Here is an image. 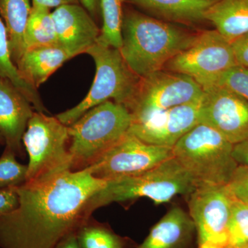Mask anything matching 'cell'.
<instances>
[{
  "label": "cell",
  "mask_w": 248,
  "mask_h": 248,
  "mask_svg": "<svg viewBox=\"0 0 248 248\" xmlns=\"http://www.w3.org/2000/svg\"><path fill=\"white\" fill-rule=\"evenodd\" d=\"M107 184L82 170L45 184L19 186V206L0 216V248H55L89 218L86 205Z\"/></svg>",
  "instance_id": "1"
},
{
  "label": "cell",
  "mask_w": 248,
  "mask_h": 248,
  "mask_svg": "<svg viewBox=\"0 0 248 248\" xmlns=\"http://www.w3.org/2000/svg\"><path fill=\"white\" fill-rule=\"evenodd\" d=\"M191 29L124 5L121 54L130 69L143 78L163 70L171 59L193 44L200 31Z\"/></svg>",
  "instance_id": "2"
},
{
  "label": "cell",
  "mask_w": 248,
  "mask_h": 248,
  "mask_svg": "<svg viewBox=\"0 0 248 248\" xmlns=\"http://www.w3.org/2000/svg\"><path fill=\"white\" fill-rule=\"evenodd\" d=\"M197 188L190 173L174 156L151 170L107 181V185L97 192L86 205V215L113 203H123L146 197L155 203H167L176 196H189Z\"/></svg>",
  "instance_id": "3"
},
{
  "label": "cell",
  "mask_w": 248,
  "mask_h": 248,
  "mask_svg": "<svg viewBox=\"0 0 248 248\" xmlns=\"http://www.w3.org/2000/svg\"><path fill=\"white\" fill-rule=\"evenodd\" d=\"M233 146L215 129L198 124L178 140L172 153L197 187L226 186L238 167Z\"/></svg>",
  "instance_id": "4"
},
{
  "label": "cell",
  "mask_w": 248,
  "mask_h": 248,
  "mask_svg": "<svg viewBox=\"0 0 248 248\" xmlns=\"http://www.w3.org/2000/svg\"><path fill=\"white\" fill-rule=\"evenodd\" d=\"M131 123L128 109L112 100L88 110L68 126L71 170L89 167L128 133Z\"/></svg>",
  "instance_id": "5"
},
{
  "label": "cell",
  "mask_w": 248,
  "mask_h": 248,
  "mask_svg": "<svg viewBox=\"0 0 248 248\" xmlns=\"http://www.w3.org/2000/svg\"><path fill=\"white\" fill-rule=\"evenodd\" d=\"M68 126L56 116L35 111L23 136L29 156L24 184L39 185L72 170Z\"/></svg>",
  "instance_id": "6"
},
{
  "label": "cell",
  "mask_w": 248,
  "mask_h": 248,
  "mask_svg": "<svg viewBox=\"0 0 248 248\" xmlns=\"http://www.w3.org/2000/svg\"><path fill=\"white\" fill-rule=\"evenodd\" d=\"M86 54L95 63V77L89 93L81 102L56 115L67 126L90 109L107 101H113L126 108L133 100L141 79L130 69L119 49L96 44Z\"/></svg>",
  "instance_id": "7"
},
{
  "label": "cell",
  "mask_w": 248,
  "mask_h": 248,
  "mask_svg": "<svg viewBox=\"0 0 248 248\" xmlns=\"http://www.w3.org/2000/svg\"><path fill=\"white\" fill-rule=\"evenodd\" d=\"M204 91L190 77L160 70L141 78L133 100L126 108L132 122L144 120L151 116L198 100Z\"/></svg>",
  "instance_id": "8"
},
{
  "label": "cell",
  "mask_w": 248,
  "mask_h": 248,
  "mask_svg": "<svg viewBox=\"0 0 248 248\" xmlns=\"http://www.w3.org/2000/svg\"><path fill=\"white\" fill-rule=\"evenodd\" d=\"M236 65L231 42L214 29L200 31L193 44L171 59L163 70L190 77L203 90Z\"/></svg>",
  "instance_id": "9"
},
{
  "label": "cell",
  "mask_w": 248,
  "mask_h": 248,
  "mask_svg": "<svg viewBox=\"0 0 248 248\" xmlns=\"http://www.w3.org/2000/svg\"><path fill=\"white\" fill-rule=\"evenodd\" d=\"M172 156L171 147L150 144L128 131L84 170L109 181L146 172Z\"/></svg>",
  "instance_id": "10"
},
{
  "label": "cell",
  "mask_w": 248,
  "mask_h": 248,
  "mask_svg": "<svg viewBox=\"0 0 248 248\" xmlns=\"http://www.w3.org/2000/svg\"><path fill=\"white\" fill-rule=\"evenodd\" d=\"M197 248H230L232 197L226 186H202L188 196Z\"/></svg>",
  "instance_id": "11"
},
{
  "label": "cell",
  "mask_w": 248,
  "mask_h": 248,
  "mask_svg": "<svg viewBox=\"0 0 248 248\" xmlns=\"http://www.w3.org/2000/svg\"><path fill=\"white\" fill-rule=\"evenodd\" d=\"M199 124L216 130L233 145L248 139V101L219 86L203 89Z\"/></svg>",
  "instance_id": "12"
},
{
  "label": "cell",
  "mask_w": 248,
  "mask_h": 248,
  "mask_svg": "<svg viewBox=\"0 0 248 248\" xmlns=\"http://www.w3.org/2000/svg\"><path fill=\"white\" fill-rule=\"evenodd\" d=\"M203 98L162 111L146 120L132 122L129 132L150 144L172 148L199 124Z\"/></svg>",
  "instance_id": "13"
},
{
  "label": "cell",
  "mask_w": 248,
  "mask_h": 248,
  "mask_svg": "<svg viewBox=\"0 0 248 248\" xmlns=\"http://www.w3.org/2000/svg\"><path fill=\"white\" fill-rule=\"evenodd\" d=\"M30 101L14 83L0 76V134L5 147L18 157L24 156L23 136L33 115Z\"/></svg>",
  "instance_id": "14"
},
{
  "label": "cell",
  "mask_w": 248,
  "mask_h": 248,
  "mask_svg": "<svg viewBox=\"0 0 248 248\" xmlns=\"http://www.w3.org/2000/svg\"><path fill=\"white\" fill-rule=\"evenodd\" d=\"M58 45L76 56L86 53L97 44L101 29L80 4H67L52 12Z\"/></svg>",
  "instance_id": "15"
},
{
  "label": "cell",
  "mask_w": 248,
  "mask_h": 248,
  "mask_svg": "<svg viewBox=\"0 0 248 248\" xmlns=\"http://www.w3.org/2000/svg\"><path fill=\"white\" fill-rule=\"evenodd\" d=\"M216 0H124L148 16L193 28L207 23L205 15Z\"/></svg>",
  "instance_id": "16"
},
{
  "label": "cell",
  "mask_w": 248,
  "mask_h": 248,
  "mask_svg": "<svg viewBox=\"0 0 248 248\" xmlns=\"http://www.w3.org/2000/svg\"><path fill=\"white\" fill-rule=\"evenodd\" d=\"M195 225L189 214L179 207L168 212L135 248H191Z\"/></svg>",
  "instance_id": "17"
},
{
  "label": "cell",
  "mask_w": 248,
  "mask_h": 248,
  "mask_svg": "<svg viewBox=\"0 0 248 248\" xmlns=\"http://www.w3.org/2000/svg\"><path fill=\"white\" fill-rule=\"evenodd\" d=\"M74 54L57 45L28 49L16 63L19 75L27 83L38 89Z\"/></svg>",
  "instance_id": "18"
},
{
  "label": "cell",
  "mask_w": 248,
  "mask_h": 248,
  "mask_svg": "<svg viewBox=\"0 0 248 248\" xmlns=\"http://www.w3.org/2000/svg\"><path fill=\"white\" fill-rule=\"evenodd\" d=\"M205 19L232 42L248 32V0H216Z\"/></svg>",
  "instance_id": "19"
},
{
  "label": "cell",
  "mask_w": 248,
  "mask_h": 248,
  "mask_svg": "<svg viewBox=\"0 0 248 248\" xmlns=\"http://www.w3.org/2000/svg\"><path fill=\"white\" fill-rule=\"evenodd\" d=\"M32 5L30 0H0V18L4 22L11 60L16 65L25 53V31Z\"/></svg>",
  "instance_id": "20"
},
{
  "label": "cell",
  "mask_w": 248,
  "mask_h": 248,
  "mask_svg": "<svg viewBox=\"0 0 248 248\" xmlns=\"http://www.w3.org/2000/svg\"><path fill=\"white\" fill-rule=\"evenodd\" d=\"M81 248H135L133 241L116 234L107 223H100L93 217L83 222L76 231Z\"/></svg>",
  "instance_id": "21"
},
{
  "label": "cell",
  "mask_w": 248,
  "mask_h": 248,
  "mask_svg": "<svg viewBox=\"0 0 248 248\" xmlns=\"http://www.w3.org/2000/svg\"><path fill=\"white\" fill-rule=\"evenodd\" d=\"M0 76L11 80L30 101L34 109L37 112H48L41 99L38 90L23 79L17 68L11 60L10 53L7 31L4 22L0 18Z\"/></svg>",
  "instance_id": "22"
},
{
  "label": "cell",
  "mask_w": 248,
  "mask_h": 248,
  "mask_svg": "<svg viewBox=\"0 0 248 248\" xmlns=\"http://www.w3.org/2000/svg\"><path fill=\"white\" fill-rule=\"evenodd\" d=\"M26 50L58 45L56 31L50 9L32 6L25 31Z\"/></svg>",
  "instance_id": "23"
},
{
  "label": "cell",
  "mask_w": 248,
  "mask_h": 248,
  "mask_svg": "<svg viewBox=\"0 0 248 248\" xmlns=\"http://www.w3.org/2000/svg\"><path fill=\"white\" fill-rule=\"evenodd\" d=\"M124 0H99L102 27L97 44L106 47L121 48Z\"/></svg>",
  "instance_id": "24"
},
{
  "label": "cell",
  "mask_w": 248,
  "mask_h": 248,
  "mask_svg": "<svg viewBox=\"0 0 248 248\" xmlns=\"http://www.w3.org/2000/svg\"><path fill=\"white\" fill-rule=\"evenodd\" d=\"M231 197L230 248H240L248 244V204Z\"/></svg>",
  "instance_id": "25"
},
{
  "label": "cell",
  "mask_w": 248,
  "mask_h": 248,
  "mask_svg": "<svg viewBox=\"0 0 248 248\" xmlns=\"http://www.w3.org/2000/svg\"><path fill=\"white\" fill-rule=\"evenodd\" d=\"M16 154L5 147L0 157V189L19 187L27 180V165L18 162Z\"/></svg>",
  "instance_id": "26"
},
{
  "label": "cell",
  "mask_w": 248,
  "mask_h": 248,
  "mask_svg": "<svg viewBox=\"0 0 248 248\" xmlns=\"http://www.w3.org/2000/svg\"><path fill=\"white\" fill-rule=\"evenodd\" d=\"M213 86L229 89L248 101V68L234 66L223 73Z\"/></svg>",
  "instance_id": "27"
},
{
  "label": "cell",
  "mask_w": 248,
  "mask_h": 248,
  "mask_svg": "<svg viewBox=\"0 0 248 248\" xmlns=\"http://www.w3.org/2000/svg\"><path fill=\"white\" fill-rule=\"evenodd\" d=\"M226 186L233 197L248 204V166H238Z\"/></svg>",
  "instance_id": "28"
},
{
  "label": "cell",
  "mask_w": 248,
  "mask_h": 248,
  "mask_svg": "<svg viewBox=\"0 0 248 248\" xmlns=\"http://www.w3.org/2000/svg\"><path fill=\"white\" fill-rule=\"evenodd\" d=\"M17 187L0 189V216L14 211L19 206Z\"/></svg>",
  "instance_id": "29"
},
{
  "label": "cell",
  "mask_w": 248,
  "mask_h": 248,
  "mask_svg": "<svg viewBox=\"0 0 248 248\" xmlns=\"http://www.w3.org/2000/svg\"><path fill=\"white\" fill-rule=\"evenodd\" d=\"M236 64L248 68V32L231 42Z\"/></svg>",
  "instance_id": "30"
},
{
  "label": "cell",
  "mask_w": 248,
  "mask_h": 248,
  "mask_svg": "<svg viewBox=\"0 0 248 248\" xmlns=\"http://www.w3.org/2000/svg\"><path fill=\"white\" fill-rule=\"evenodd\" d=\"M232 154L238 166H248V139L234 145Z\"/></svg>",
  "instance_id": "31"
},
{
  "label": "cell",
  "mask_w": 248,
  "mask_h": 248,
  "mask_svg": "<svg viewBox=\"0 0 248 248\" xmlns=\"http://www.w3.org/2000/svg\"><path fill=\"white\" fill-rule=\"evenodd\" d=\"M80 0H32V6L50 9L67 4H80Z\"/></svg>",
  "instance_id": "32"
},
{
  "label": "cell",
  "mask_w": 248,
  "mask_h": 248,
  "mask_svg": "<svg viewBox=\"0 0 248 248\" xmlns=\"http://www.w3.org/2000/svg\"><path fill=\"white\" fill-rule=\"evenodd\" d=\"M80 1L86 11L92 16L93 19L96 20L98 16L101 15L99 0H80Z\"/></svg>",
  "instance_id": "33"
},
{
  "label": "cell",
  "mask_w": 248,
  "mask_h": 248,
  "mask_svg": "<svg viewBox=\"0 0 248 248\" xmlns=\"http://www.w3.org/2000/svg\"><path fill=\"white\" fill-rule=\"evenodd\" d=\"M55 248H81L77 239L76 231L66 235L57 244Z\"/></svg>",
  "instance_id": "34"
},
{
  "label": "cell",
  "mask_w": 248,
  "mask_h": 248,
  "mask_svg": "<svg viewBox=\"0 0 248 248\" xmlns=\"http://www.w3.org/2000/svg\"><path fill=\"white\" fill-rule=\"evenodd\" d=\"M2 145H5L4 140L0 134V146H2Z\"/></svg>",
  "instance_id": "35"
},
{
  "label": "cell",
  "mask_w": 248,
  "mask_h": 248,
  "mask_svg": "<svg viewBox=\"0 0 248 248\" xmlns=\"http://www.w3.org/2000/svg\"><path fill=\"white\" fill-rule=\"evenodd\" d=\"M240 248H248V244L245 245V246H242V247Z\"/></svg>",
  "instance_id": "36"
}]
</instances>
